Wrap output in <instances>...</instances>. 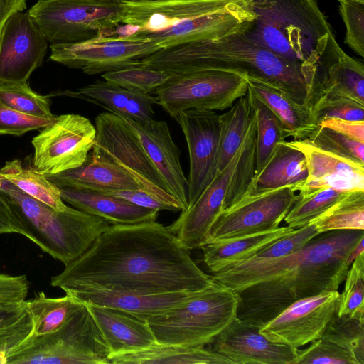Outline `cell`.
<instances>
[{
	"instance_id": "cell-1",
	"label": "cell",
	"mask_w": 364,
	"mask_h": 364,
	"mask_svg": "<svg viewBox=\"0 0 364 364\" xmlns=\"http://www.w3.org/2000/svg\"><path fill=\"white\" fill-rule=\"evenodd\" d=\"M213 282L167 226L111 225L80 257L51 277L64 291L92 288L141 294L196 291Z\"/></svg>"
},
{
	"instance_id": "cell-2",
	"label": "cell",
	"mask_w": 364,
	"mask_h": 364,
	"mask_svg": "<svg viewBox=\"0 0 364 364\" xmlns=\"http://www.w3.org/2000/svg\"><path fill=\"white\" fill-rule=\"evenodd\" d=\"M363 239L362 230L321 232L295 253L248 259L211 277L237 293L239 318L262 327L297 300L338 291L350 267L347 257Z\"/></svg>"
},
{
	"instance_id": "cell-3",
	"label": "cell",
	"mask_w": 364,
	"mask_h": 364,
	"mask_svg": "<svg viewBox=\"0 0 364 364\" xmlns=\"http://www.w3.org/2000/svg\"><path fill=\"white\" fill-rule=\"evenodd\" d=\"M237 31L162 48L141 63L171 75L208 70L235 71L260 78L294 102L306 105L311 80L304 70Z\"/></svg>"
},
{
	"instance_id": "cell-4",
	"label": "cell",
	"mask_w": 364,
	"mask_h": 364,
	"mask_svg": "<svg viewBox=\"0 0 364 364\" xmlns=\"http://www.w3.org/2000/svg\"><path fill=\"white\" fill-rule=\"evenodd\" d=\"M122 21L112 36L151 41L161 48L222 37L237 31L253 18L250 0L122 1Z\"/></svg>"
},
{
	"instance_id": "cell-5",
	"label": "cell",
	"mask_w": 364,
	"mask_h": 364,
	"mask_svg": "<svg viewBox=\"0 0 364 364\" xmlns=\"http://www.w3.org/2000/svg\"><path fill=\"white\" fill-rule=\"evenodd\" d=\"M238 32L299 66L311 80L343 51L317 0H250Z\"/></svg>"
},
{
	"instance_id": "cell-6",
	"label": "cell",
	"mask_w": 364,
	"mask_h": 364,
	"mask_svg": "<svg viewBox=\"0 0 364 364\" xmlns=\"http://www.w3.org/2000/svg\"><path fill=\"white\" fill-rule=\"evenodd\" d=\"M0 191L18 210L28 239L64 265L80 257L112 225L102 218L69 206L57 211L27 195L1 174Z\"/></svg>"
},
{
	"instance_id": "cell-7",
	"label": "cell",
	"mask_w": 364,
	"mask_h": 364,
	"mask_svg": "<svg viewBox=\"0 0 364 364\" xmlns=\"http://www.w3.org/2000/svg\"><path fill=\"white\" fill-rule=\"evenodd\" d=\"M238 303L235 291L213 281L169 309L135 314L146 320L158 344L205 346L237 317Z\"/></svg>"
},
{
	"instance_id": "cell-8",
	"label": "cell",
	"mask_w": 364,
	"mask_h": 364,
	"mask_svg": "<svg viewBox=\"0 0 364 364\" xmlns=\"http://www.w3.org/2000/svg\"><path fill=\"white\" fill-rule=\"evenodd\" d=\"M111 352L87 306L76 301L55 331L29 336L9 353L6 364H110Z\"/></svg>"
},
{
	"instance_id": "cell-9",
	"label": "cell",
	"mask_w": 364,
	"mask_h": 364,
	"mask_svg": "<svg viewBox=\"0 0 364 364\" xmlns=\"http://www.w3.org/2000/svg\"><path fill=\"white\" fill-rule=\"evenodd\" d=\"M28 12L55 44L112 36L124 9L121 0H38Z\"/></svg>"
},
{
	"instance_id": "cell-10",
	"label": "cell",
	"mask_w": 364,
	"mask_h": 364,
	"mask_svg": "<svg viewBox=\"0 0 364 364\" xmlns=\"http://www.w3.org/2000/svg\"><path fill=\"white\" fill-rule=\"evenodd\" d=\"M95 122L96 137L90 153L91 157L117 166L129 174L143 191L169 206L172 211H181V205L168 193L129 124L119 114L110 112L99 114Z\"/></svg>"
},
{
	"instance_id": "cell-11",
	"label": "cell",
	"mask_w": 364,
	"mask_h": 364,
	"mask_svg": "<svg viewBox=\"0 0 364 364\" xmlns=\"http://www.w3.org/2000/svg\"><path fill=\"white\" fill-rule=\"evenodd\" d=\"M246 76L218 70L173 75L155 91L157 104L173 117L188 109H228L247 95Z\"/></svg>"
},
{
	"instance_id": "cell-12",
	"label": "cell",
	"mask_w": 364,
	"mask_h": 364,
	"mask_svg": "<svg viewBox=\"0 0 364 364\" xmlns=\"http://www.w3.org/2000/svg\"><path fill=\"white\" fill-rule=\"evenodd\" d=\"M96 129L87 118L76 114L58 116L32 139L33 167L50 176L81 166L92 150Z\"/></svg>"
},
{
	"instance_id": "cell-13",
	"label": "cell",
	"mask_w": 364,
	"mask_h": 364,
	"mask_svg": "<svg viewBox=\"0 0 364 364\" xmlns=\"http://www.w3.org/2000/svg\"><path fill=\"white\" fill-rule=\"evenodd\" d=\"M292 186H283L243 196L223 209L213 225L207 242L240 237L279 227L299 198Z\"/></svg>"
},
{
	"instance_id": "cell-14",
	"label": "cell",
	"mask_w": 364,
	"mask_h": 364,
	"mask_svg": "<svg viewBox=\"0 0 364 364\" xmlns=\"http://www.w3.org/2000/svg\"><path fill=\"white\" fill-rule=\"evenodd\" d=\"M161 48L151 41L117 37L50 45V60L87 75L105 73L141 64V60Z\"/></svg>"
},
{
	"instance_id": "cell-15",
	"label": "cell",
	"mask_w": 364,
	"mask_h": 364,
	"mask_svg": "<svg viewBox=\"0 0 364 364\" xmlns=\"http://www.w3.org/2000/svg\"><path fill=\"white\" fill-rule=\"evenodd\" d=\"M173 118L183 132L188 149V208L217 173L220 114L212 110L188 109L177 114Z\"/></svg>"
},
{
	"instance_id": "cell-16",
	"label": "cell",
	"mask_w": 364,
	"mask_h": 364,
	"mask_svg": "<svg viewBox=\"0 0 364 364\" xmlns=\"http://www.w3.org/2000/svg\"><path fill=\"white\" fill-rule=\"evenodd\" d=\"M338 291L297 300L263 325L259 332L273 342L298 349L320 338L336 310Z\"/></svg>"
},
{
	"instance_id": "cell-17",
	"label": "cell",
	"mask_w": 364,
	"mask_h": 364,
	"mask_svg": "<svg viewBox=\"0 0 364 364\" xmlns=\"http://www.w3.org/2000/svg\"><path fill=\"white\" fill-rule=\"evenodd\" d=\"M48 41L28 11L13 14L0 35V82H28L43 64Z\"/></svg>"
},
{
	"instance_id": "cell-18",
	"label": "cell",
	"mask_w": 364,
	"mask_h": 364,
	"mask_svg": "<svg viewBox=\"0 0 364 364\" xmlns=\"http://www.w3.org/2000/svg\"><path fill=\"white\" fill-rule=\"evenodd\" d=\"M261 326L236 317L208 348L232 364H294L298 349L268 339Z\"/></svg>"
},
{
	"instance_id": "cell-19",
	"label": "cell",
	"mask_w": 364,
	"mask_h": 364,
	"mask_svg": "<svg viewBox=\"0 0 364 364\" xmlns=\"http://www.w3.org/2000/svg\"><path fill=\"white\" fill-rule=\"evenodd\" d=\"M240 152V147L225 168L216 173L195 203L181 211L180 216L167 226L186 249L200 248L208 241L211 228L223 210L225 195Z\"/></svg>"
},
{
	"instance_id": "cell-20",
	"label": "cell",
	"mask_w": 364,
	"mask_h": 364,
	"mask_svg": "<svg viewBox=\"0 0 364 364\" xmlns=\"http://www.w3.org/2000/svg\"><path fill=\"white\" fill-rule=\"evenodd\" d=\"M121 117L136 133L168 193L181 205V211L186 210L188 206V181L181 168L180 150L171 137L167 123L154 119L138 122Z\"/></svg>"
},
{
	"instance_id": "cell-21",
	"label": "cell",
	"mask_w": 364,
	"mask_h": 364,
	"mask_svg": "<svg viewBox=\"0 0 364 364\" xmlns=\"http://www.w3.org/2000/svg\"><path fill=\"white\" fill-rule=\"evenodd\" d=\"M290 142L303 152L307 165V178L298 191L300 196L323 188L364 191V164L323 150L309 139Z\"/></svg>"
},
{
	"instance_id": "cell-22",
	"label": "cell",
	"mask_w": 364,
	"mask_h": 364,
	"mask_svg": "<svg viewBox=\"0 0 364 364\" xmlns=\"http://www.w3.org/2000/svg\"><path fill=\"white\" fill-rule=\"evenodd\" d=\"M29 282L26 275L0 273V364L31 334L32 318L27 307Z\"/></svg>"
},
{
	"instance_id": "cell-23",
	"label": "cell",
	"mask_w": 364,
	"mask_h": 364,
	"mask_svg": "<svg viewBox=\"0 0 364 364\" xmlns=\"http://www.w3.org/2000/svg\"><path fill=\"white\" fill-rule=\"evenodd\" d=\"M84 304L107 341L110 357L140 350L157 343L146 319L121 309Z\"/></svg>"
},
{
	"instance_id": "cell-24",
	"label": "cell",
	"mask_w": 364,
	"mask_h": 364,
	"mask_svg": "<svg viewBox=\"0 0 364 364\" xmlns=\"http://www.w3.org/2000/svg\"><path fill=\"white\" fill-rule=\"evenodd\" d=\"M48 95H63L85 100L110 112L138 122L153 119V105L157 104L156 97L151 94L124 89L105 80H95L76 91L66 90Z\"/></svg>"
},
{
	"instance_id": "cell-25",
	"label": "cell",
	"mask_w": 364,
	"mask_h": 364,
	"mask_svg": "<svg viewBox=\"0 0 364 364\" xmlns=\"http://www.w3.org/2000/svg\"><path fill=\"white\" fill-rule=\"evenodd\" d=\"M307 176L304 154L290 141L284 140L276 144L262 166L255 171L244 196L283 186H292L298 191Z\"/></svg>"
},
{
	"instance_id": "cell-26",
	"label": "cell",
	"mask_w": 364,
	"mask_h": 364,
	"mask_svg": "<svg viewBox=\"0 0 364 364\" xmlns=\"http://www.w3.org/2000/svg\"><path fill=\"white\" fill-rule=\"evenodd\" d=\"M60 191L64 202L77 210L102 218L112 225L155 221L159 211L95 191L68 187H61Z\"/></svg>"
},
{
	"instance_id": "cell-27",
	"label": "cell",
	"mask_w": 364,
	"mask_h": 364,
	"mask_svg": "<svg viewBox=\"0 0 364 364\" xmlns=\"http://www.w3.org/2000/svg\"><path fill=\"white\" fill-rule=\"evenodd\" d=\"M196 291L141 294L81 288L66 290L65 293L83 304L111 307L134 314H148L164 311L181 304Z\"/></svg>"
},
{
	"instance_id": "cell-28",
	"label": "cell",
	"mask_w": 364,
	"mask_h": 364,
	"mask_svg": "<svg viewBox=\"0 0 364 364\" xmlns=\"http://www.w3.org/2000/svg\"><path fill=\"white\" fill-rule=\"evenodd\" d=\"M294 229L278 227L264 232L206 242L200 246L203 261L213 274L252 257L273 242L289 235Z\"/></svg>"
},
{
	"instance_id": "cell-29",
	"label": "cell",
	"mask_w": 364,
	"mask_h": 364,
	"mask_svg": "<svg viewBox=\"0 0 364 364\" xmlns=\"http://www.w3.org/2000/svg\"><path fill=\"white\" fill-rule=\"evenodd\" d=\"M323 95H340L364 105L363 64L343 50L316 75L306 105Z\"/></svg>"
},
{
	"instance_id": "cell-30",
	"label": "cell",
	"mask_w": 364,
	"mask_h": 364,
	"mask_svg": "<svg viewBox=\"0 0 364 364\" xmlns=\"http://www.w3.org/2000/svg\"><path fill=\"white\" fill-rule=\"evenodd\" d=\"M46 176L59 188L68 187L97 192L141 190L124 171L114 165L94 160L90 153L81 166Z\"/></svg>"
},
{
	"instance_id": "cell-31",
	"label": "cell",
	"mask_w": 364,
	"mask_h": 364,
	"mask_svg": "<svg viewBox=\"0 0 364 364\" xmlns=\"http://www.w3.org/2000/svg\"><path fill=\"white\" fill-rule=\"evenodd\" d=\"M246 79L248 87L282 122L285 139H306L319 127L306 105L294 102L260 78L247 75Z\"/></svg>"
},
{
	"instance_id": "cell-32",
	"label": "cell",
	"mask_w": 364,
	"mask_h": 364,
	"mask_svg": "<svg viewBox=\"0 0 364 364\" xmlns=\"http://www.w3.org/2000/svg\"><path fill=\"white\" fill-rule=\"evenodd\" d=\"M232 364L204 346L154 344L149 348L110 357V364Z\"/></svg>"
},
{
	"instance_id": "cell-33",
	"label": "cell",
	"mask_w": 364,
	"mask_h": 364,
	"mask_svg": "<svg viewBox=\"0 0 364 364\" xmlns=\"http://www.w3.org/2000/svg\"><path fill=\"white\" fill-rule=\"evenodd\" d=\"M0 174L31 197L57 211L68 208L61 198L60 188L33 167L24 166L19 159L6 161Z\"/></svg>"
},
{
	"instance_id": "cell-34",
	"label": "cell",
	"mask_w": 364,
	"mask_h": 364,
	"mask_svg": "<svg viewBox=\"0 0 364 364\" xmlns=\"http://www.w3.org/2000/svg\"><path fill=\"white\" fill-rule=\"evenodd\" d=\"M229 109L220 115L217 173L225 168L240 147L252 115L247 95L240 97Z\"/></svg>"
},
{
	"instance_id": "cell-35",
	"label": "cell",
	"mask_w": 364,
	"mask_h": 364,
	"mask_svg": "<svg viewBox=\"0 0 364 364\" xmlns=\"http://www.w3.org/2000/svg\"><path fill=\"white\" fill-rule=\"evenodd\" d=\"M319 233L338 230H364V191L348 193L313 219Z\"/></svg>"
},
{
	"instance_id": "cell-36",
	"label": "cell",
	"mask_w": 364,
	"mask_h": 364,
	"mask_svg": "<svg viewBox=\"0 0 364 364\" xmlns=\"http://www.w3.org/2000/svg\"><path fill=\"white\" fill-rule=\"evenodd\" d=\"M247 97L256 119V168L264 164L276 144L286 139L282 122L248 87Z\"/></svg>"
},
{
	"instance_id": "cell-37",
	"label": "cell",
	"mask_w": 364,
	"mask_h": 364,
	"mask_svg": "<svg viewBox=\"0 0 364 364\" xmlns=\"http://www.w3.org/2000/svg\"><path fill=\"white\" fill-rule=\"evenodd\" d=\"M76 300L65 294L64 296L52 298L43 292H37L27 300L33 329L30 335L41 336L57 330L70 315Z\"/></svg>"
},
{
	"instance_id": "cell-38",
	"label": "cell",
	"mask_w": 364,
	"mask_h": 364,
	"mask_svg": "<svg viewBox=\"0 0 364 364\" xmlns=\"http://www.w3.org/2000/svg\"><path fill=\"white\" fill-rule=\"evenodd\" d=\"M256 119L252 111L249 126L240 146V152L232 174L225 195L223 209H225L245 194L256 168Z\"/></svg>"
},
{
	"instance_id": "cell-39",
	"label": "cell",
	"mask_w": 364,
	"mask_h": 364,
	"mask_svg": "<svg viewBox=\"0 0 364 364\" xmlns=\"http://www.w3.org/2000/svg\"><path fill=\"white\" fill-rule=\"evenodd\" d=\"M0 100L26 115L43 119L56 117L50 110V97L35 92L28 82H0Z\"/></svg>"
},
{
	"instance_id": "cell-40",
	"label": "cell",
	"mask_w": 364,
	"mask_h": 364,
	"mask_svg": "<svg viewBox=\"0 0 364 364\" xmlns=\"http://www.w3.org/2000/svg\"><path fill=\"white\" fill-rule=\"evenodd\" d=\"M350 191L323 188L308 195L300 196L294 203L284 220L287 226L299 228L326 211Z\"/></svg>"
},
{
	"instance_id": "cell-41",
	"label": "cell",
	"mask_w": 364,
	"mask_h": 364,
	"mask_svg": "<svg viewBox=\"0 0 364 364\" xmlns=\"http://www.w3.org/2000/svg\"><path fill=\"white\" fill-rule=\"evenodd\" d=\"M321 337L348 350L359 364H364V319L335 313Z\"/></svg>"
},
{
	"instance_id": "cell-42",
	"label": "cell",
	"mask_w": 364,
	"mask_h": 364,
	"mask_svg": "<svg viewBox=\"0 0 364 364\" xmlns=\"http://www.w3.org/2000/svg\"><path fill=\"white\" fill-rule=\"evenodd\" d=\"M173 75L139 64L102 74V78L116 86L151 94Z\"/></svg>"
},
{
	"instance_id": "cell-43",
	"label": "cell",
	"mask_w": 364,
	"mask_h": 364,
	"mask_svg": "<svg viewBox=\"0 0 364 364\" xmlns=\"http://www.w3.org/2000/svg\"><path fill=\"white\" fill-rule=\"evenodd\" d=\"M350 266L344 279L343 290L337 299L336 314L364 319V254Z\"/></svg>"
},
{
	"instance_id": "cell-44",
	"label": "cell",
	"mask_w": 364,
	"mask_h": 364,
	"mask_svg": "<svg viewBox=\"0 0 364 364\" xmlns=\"http://www.w3.org/2000/svg\"><path fill=\"white\" fill-rule=\"evenodd\" d=\"M315 122L328 118L364 121V105L352 99L335 95H323L309 106Z\"/></svg>"
},
{
	"instance_id": "cell-45",
	"label": "cell",
	"mask_w": 364,
	"mask_h": 364,
	"mask_svg": "<svg viewBox=\"0 0 364 364\" xmlns=\"http://www.w3.org/2000/svg\"><path fill=\"white\" fill-rule=\"evenodd\" d=\"M306 139L323 150L364 164V143L330 128L319 126Z\"/></svg>"
},
{
	"instance_id": "cell-46",
	"label": "cell",
	"mask_w": 364,
	"mask_h": 364,
	"mask_svg": "<svg viewBox=\"0 0 364 364\" xmlns=\"http://www.w3.org/2000/svg\"><path fill=\"white\" fill-rule=\"evenodd\" d=\"M294 364H359L354 355L338 345L321 337L304 349H298Z\"/></svg>"
},
{
	"instance_id": "cell-47",
	"label": "cell",
	"mask_w": 364,
	"mask_h": 364,
	"mask_svg": "<svg viewBox=\"0 0 364 364\" xmlns=\"http://www.w3.org/2000/svg\"><path fill=\"white\" fill-rule=\"evenodd\" d=\"M318 234L315 225L310 223L294 229L289 235L273 242L250 259L269 260L284 257L300 250Z\"/></svg>"
},
{
	"instance_id": "cell-48",
	"label": "cell",
	"mask_w": 364,
	"mask_h": 364,
	"mask_svg": "<svg viewBox=\"0 0 364 364\" xmlns=\"http://www.w3.org/2000/svg\"><path fill=\"white\" fill-rule=\"evenodd\" d=\"M339 11L346 26L345 43L364 57V4L340 0Z\"/></svg>"
},
{
	"instance_id": "cell-49",
	"label": "cell",
	"mask_w": 364,
	"mask_h": 364,
	"mask_svg": "<svg viewBox=\"0 0 364 364\" xmlns=\"http://www.w3.org/2000/svg\"><path fill=\"white\" fill-rule=\"evenodd\" d=\"M43 119L22 114L6 106L0 100V134L20 136L26 132L41 129L57 118Z\"/></svg>"
},
{
	"instance_id": "cell-50",
	"label": "cell",
	"mask_w": 364,
	"mask_h": 364,
	"mask_svg": "<svg viewBox=\"0 0 364 364\" xmlns=\"http://www.w3.org/2000/svg\"><path fill=\"white\" fill-rule=\"evenodd\" d=\"M19 234L26 238L28 232L14 204L0 191V235Z\"/></svg>"
},
{
	"instance_id": "cell-51",
	"label": "cell",
	"mask_w": 364,
	"mask_h": 364,
	"mask_svg": "<svg viewBox=\"0 0 364 364\" xmlns=\"http://www.w3.org/2000/svg\"><path fill=\"white\" fill-rule=\"evenodd\" d=\"M100 193L124 199L141 207L156 209L158 210H166L172 211L169 206L160 202L141 190L124 189Z\"/></svg>"
},
{
	"instance_id": "cell-52",
	"label": "cell",
	"mask_w": 364,
	"mask_h": 364,
	"mask_svg": "<svg viewBox=\"0 0 364 364\" xmlns=\"http://www.w3.org/2000/svg\"><path fill=\"white\" fill-rule=\"evenodd\" d=\"M319 126L330 128L352 139L364 143V121L328 118L323 120Z\"/></svg>"
},
{
	"instance_id": "cell-53",
	"label": "cell",
	"mask_w": 364,
	"mask_h": 364,
	"mask_svg": "<svg viewBox=\"0 0 364 364\" xmlns=\"http://www.w3.org/2000/svg\"><path fill=\"white\" fill-rule=\"evenodd\" d=\"M26 0H0V35L6 20L14 13L24 11Z\"/></svg>"
},
{
	"instance_id": "cell-54",
	"label": "cell",
	"mask_w": 364,
	"mask_h": 364,
	"mask_svg": "<svg viewBox=\"0 0 364 364\" xmlns=\"http://www.w3.org/2000/svg\"><path fill=\"white\" fill-rule=\"evenodd\" d=\"M363 240H361L358 245H356L354 248L350 251L349 253L347 259L346 263L350 267L353 261L361 254L364 252L363 249Z\"/></svg>"
},
{
	"instance_id": "cell-55",
	"label": "cell",
	"mask_w": 364,
	"mask_h": 364,
	"mask_svg": "<svg viewBox=\"0 0 364 364\" xmlns=\"http://www.w3.org/2000/svg\"><path fill=\"white\" fill-rule=\"evenodd\" d=\"M123 1H161V0H121Z\"/></svg>"
},
{
	"instance_id": "cell-56",
	"label": "cell",
	"mask_w": 364,
	"mask_h": 364,
	"mask_svg": "<svg viewBox=\"0 0 364 364\" xmlns=\"http://www.w3.org/2000/svg\"><path fill=\"white\" fill-rule=\"evenodd\" d=\"M338 1H340V0H338ZM345 1H354V2H358V3L364 4V0H345Z\"/></svg>"
}]
</instances>
